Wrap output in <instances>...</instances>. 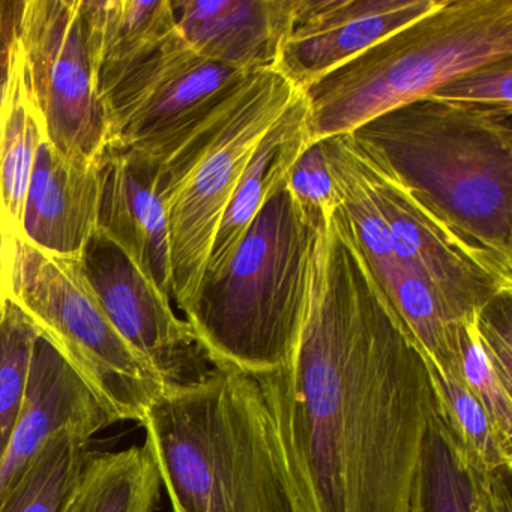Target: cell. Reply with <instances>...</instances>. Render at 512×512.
Wrapping results in <instances>:
<instances>
[{"instance_id": "cell-29", "label": "cell", "mask_w": 512, "mask_h": 512, "mask_svg": "<svg viewBox=\"0 0 512 512\" xmlns=\"http://www.w3.org/2000/svg\"><path fill=\"white\" fill-rule=\"evenodd\" d=\"M512 58L500 59L469 71L431 97L473 106L512 110Z\"/></svg>"}, {"instance_id": "cell-14", "label": "cell", "mask_w": 512, "mask_h": 512, "mask_svg": "<svg viewBox=\"0 0 512 512\" xmlns=\"http://www.w3.org/2000/svg\"><path fill=\"white\" fill-rule=\"evenodd\" d=\"M115 422L67 361L38 338L25 401L0 457V497L56 434L76 430L92 439Z\"/></svg>"}, {"instance_id": "cell-6", "label": "cell", "mask_w": 512, "mask_h": 512, "mask_svg": "<svg viewBox=\"0 0 512 512\" xmlns=\"http://www.w3.org/2000/svg\"><path fill=\"white\" fill-rule=\"evenodd\" d=\"M274 70L251 74L229 106L158 170L172 257V301L188 310L224 212L262 137L298 95Z\"/></svg>"}, {"instance_id": "cell-23", "label": "cell", "mask_w": 512, "mask_h": 512, "mask_svg": "<svg viewBox=\"0 0 512 512\" xmlns=\"http://www.w3.org/2000/svg\"><path fill=\"white\" fill-rule=\"evenodd\" d=\"M91 437L56 434L0 497V512H62L88 461Z\"/></svg>"}, {"instance_id": "cell-8", "label": "cell", "mask_w": 512, "mask_h": 512, "mask_svg": "<svg viewBox=\"0 0 512 512\" xmlns=\"http://www.w3.org/2000/svg\"><path fill=\"white\" fill-rule=\"evenodd\" d=\"M250 76L197 55L176 31L103 95L107 149L139 152L160 170L229 106Z\"/></svg>"}, {"instance_id": "cell-5", "label": "cell", "mask_w": 512, "mask_h": 512, "mask_svg": "<svg viewBox=\"0 0 512 512\" xmlns=\"http://www.w3.org/2000/svg\"><path fill=\"white\" fill-rule=\"evenodd\" d=\"M512 58V0H440L304 92L310 143L431 97L452 80Z\"/></svg>"}, {"instance_id": "cell-3", "label": "cell", "mask_w": 512, "mask_h": 512, "mask_svg": "<svg viewBox=\"0 0 512 512\" xmlns=\"http://www.w3.org/2000/svg\"><path fill=\"white\" fill-rule=\"evenodd\" d=\"M140 425L173 512H292L250 374L211 367L169 386Z\"/></svg>"}, {"instance_id": "cell-11", "label": "cell", "mask_w": 512, "mask_h": 512, "mask_svg": "<svg viewBox=\"0 0 512 512\" xmlns=\"http://www.w3.org/2000/svg\"><path fill=\"white\" fill-rule=\"evenodd\" d=\"M77 260L110 322L167 386L194 382L211 370L170 296L109 236L98 230Z\"/></svg>"}, {"instance_id": "cell-25", "label": "cell", "mask_w": 512, "mask_h": 512, "mask_svg": "<svg viewBox=\"0 0 512 512\" xmlns=\"http://www.w3.org/2000/svg\"><path fill=\"white\" fill-rule=\"evenodd\" d=\"M427 367L436 407L461 445L487 472L512 469V440L497 430L481 401L463 380L445 376L428 361Z\"/></svg>"}, {"instance_id": "cell-21", "label": "cell", "mask_w": 512, "mask_h": 512, "mask_svg": "<svg viewBox=\"0 0 512 512\" xmlns=\"http://www.w3.org/2000/svg\"><path fill=\"white\" fill-rule=\"evenodd\" d=\"M161 479L146 445L89 454L62 512H155Z\"/></svg>"}, {"instance_id": "cell-28", "label": "cell", "mask_w": 512, "mask_h": 512, "mask_svg": "<svg viewBox=\"0 0 512 512\" xmlns=\"http://www.w3.org/2000/svg\"><path fill=\"white\" fill-rule=\"evenodd\" d=\"M286 187L311 226H316L326 208L338 206L337 191L320 142L305 148L290 172Z\"/></svg>"}, {"instance_id": "cell-15", "label": "cell", "mask_w": 512, "mask_h": 512, "mask_svg": "<svg viewBox=\"0 0 512 512\" xmlns=\"http://www.w3.org/2000/svg\"><path fill=\"white\" fill-rule=\"evenodd\" d=\"M98 230L172 299L169 224L158 188V167L139 152L110 148L104 154Z\"/></svg>"}, {"instance_id": "cell-19", "label": "cell", "mask_w": 512, "mask_h": 512, "mask_svg": "<svg viewBox=\"0 0 512 512\" xmlns=\"http://www.w3.org/2000/svg\"><path fill=\"white\" fill-rule=\"evenodd\" d=\"M101 98L176 34L173 0H82Z\"/></svg>"}, {"instance_id": "cell-12", "label": "cell", "mask_w": 512, "mask_h": 512, "mask_svg": "<svg viewBox=\"0 0 512 512\" xmlns=\"http://www.w3.org/2000/svg\"><path fill=\"white\" fill-rule=\"evenodd\" d=\"M440 0H296L272 70L304 94Z\"/></svg>"}, {"instance_id": "cell-4", "label": "cell", "mask_w": 512, "mask_h": 512, "mask_svg": "<svg viewBox=\"0 0 512 512\" xmlns=\"http://www.w3.org/2000/svg\"><path fill=\"white\" fill-rule=\"evenodd\" d=\"M286 184L257 212L229 262L203 275L184 313L212 367L271 373L289 362L298 344L316 226Z\"/></svg>"}, {"instance_id": "cell-16", "label": "cell", "mask_w": 512, "mask_h": 512, "mask_svg": "<svg viewBox=\"0 0 512 512\" xmlns=\"http://www.w3.org/2000/svg\"><path fill=\"white\" fill-rule=\"evenodd\" d=\"M295 8L296 0H173L190 49L247 74L272 70Z\"/></svg>"}, {"instance_id": "cell-2", "label": "cell", "mask_w": 512, "mask_h": 512, "mask_svg": "<svg viewBox=\"0 0 512 512\" xmlns=\"http://www.w3.org/2000/svg\"><path fill=\"white\" fill-rule=\"evenodd\" d=\"M350 136L461 238L512 263V110L428 97Z\"/></svg>"}, {"instance_id": "cell-24", "label": "cell", "mask_w": 512, "mask_h": 512, "mask_svg": "<svg viewBox=\"0 0 512 512\" xmlns=\"http://www.w3.org/2000/svg\"><path fill=\"white\" fill-rule=\"evenodd\" d=\"M383 289L427 361L445 376L461 379L457 322L449 316L431 284L412 265H401Z\"/></svg>"}, {"instance_id": "cell-22", "label": "cell", "mask_w": 512, "mask_h": 512, "mask_svg": "<svg viewBox=\"0 0 512 512\" xmlns=\"http://www.w3.org/2000/svg\"><path fill=\"white\" fill-rule=\"evenodd\" d=\"M319 142L337 191L338 208L352 224L365 257L380 284L385 286L397 269L406 263L398 257L391 229L356 167L349 136L341 134Z\"/></svg>"}, {"instance_id": "cell-20", "label": "cell", "mask_w": 512, "mask_h": 512, "mask_svg": "<svg viewBox=\"0 0 512 512\" xmlns=\"http://www.w3.org/2000/svg\"><path fill=\"white\" fill-rule=\"evenodd\" d=\"M46 139V124L32 98L22 47L17 40L7 91L0 106V215L20 238L32 167Z\"/></svg>"}, {"instance_id": "cell-13", "label": "cell", "mask_w": 512, "mask_h": 512, "mask_svg": "<svg viewBox=\"0 0 512 512\" xmlns=\"http://www.w3.org/2000/svg\"><path fill=\"white\" fill-rule=\"evenodd\" d=\"M103 160L73 157L49 139L38 149L23 208L22 239L79 259L100 224Z\"/></svg>"}, {"instance_id": "cell-18", "label": "cell", "mask_w": 512, "mask_h": 512, "mask_svg": "<svg viewBox=\"0 0 512 512\" xmlns=\"http://www.w3.org/2000/svg\"><path fill=\"white\" fill-rule=\"evenodd\" d=\"M307 121V101L304 94L298 92L257 145L224 212L205 274L218 271L229 262L257 212L281 185L286 184L296 161L310 145Z\"/></svg>"}, {"instance_id": "cell-1", "label": "cell", "mask_w": 512, "mask_h": 512, "mask_svg": "<svg viewBox=\"0 0 512 512\" xmlns=\"http://www.w3.org/2000/svg\"><path fill=\"white\" fill-rule=\"evenodd\" d=\"M292 512H410L434 409L424 352L338 206L314 229L286 365L253 376Z\"/></svg>"}, {"instance_id": "cell-26", "label": "cell", "mask_w": 512, "mask_h": 512, "mask_svg": "<svg viewBox=\"0 0 512 512\" xmlns=\"http://www.w3.org/2000/svg\"><path fill=\"white\" fill-rule=\"evenodd\" d=\"M38 338L28 317L13 302L0 308V457L25 401Z\"/></svg>"}, {"instance_id": "cell-32", "label": "cell", "mask_w": 512, "mask_h": 512, "mask_svg": "<svg viewBox=\"0 0 512 512\" xmlns=\"http://www.w3.org/2000/svg\"><path fill=\"white\" fill-rule=\"evenodd\" d=\"M20 236L0 215V308L10 302L19 256Z\"/></svg>"}, {"instance_id": "cell-17", "label": "cell", "mask_w": 512, "mask_h": 512, "mask_svg": "<svg viewBox=\"0 0 512 512\" xmlns=\"http://www.w3.org/2000/svg\"><path fill=\"white\" fill-rule=\"evenodd\" d=\"M410 512H512L511 469L487 472L436 407L422 446Z\"/></svg>"}, {"instance_id": "cell-30", "label": "cell", "mask_w": 512, "mask_h": 512, "mask_svg": "<svg viewBox=\"0 0 512 512\" xmlns=\"http://www.w3.org/2000/svg\"><path fill=\"white\" fill-rule=\"evenodd\" d=\"M482 346L506 382L512 383V292L485 304L475 316Z\"/></svg>"}, {"instance_id": "cell-27", "label": "cell", "mask_w": 512, "mask_h": 512, "mask_svg": "<svg viewBox=\"0 0 512 512\" xmlns=\"http://www.w3.org/2000/svg\"><path fill=\"white\" fill-rule=\"evenodd\" d=\"M478 313V311H476ZM476 313L457 322V350L461 379L481 401L497 430L512 440V383L503 379L482 346Z\"/></svg>"}, {"instance_id": "cell-31", "label": "cell", "mask_w": 512, "mask_h": 512, "mask_svg": "<svg viewBox=\"0 0 512 512\" xmlns=\"http://www.w3.org/2000/svg\"><path fill=\"white\" fill-rule=\"evenodd\" d=\"M25 0H0V106L10 79L11 59L19 40Z\"/></svg>"}, {"instance_id": "cell-9", "label": "cell", "mask_w": 512, "mask_h": 512, "mask_svg": "<svg viewBox=\"0 0 512 512\" xmlns=\"http://www.w3.org/2000/svg\"><path fill=\"white\" fill-rule=\"evenodd\" d=\"M19 43L47 139L65 154L103 160L109 122L82 0H25Z\"/></svg>"}, {"instance_id": "cell-10", "label": "cell", "mask_w": 512, "mask_h": 512, "mask_svg": "<svg viewBox=\"0 0 512 512\" xmlns=\"http://www.w3.org/2000/svg\"><path fill=\"white\" fill-rule=\"evenodd\" d=\"M347 136L356 167L394 236L398 257L431 284L452 320L460 322L497 295L512 292V263L461 238Z\"/></svg>"}, {"instance_id": "cell-7", "label": "cell", "mask_w": 512, "mask_h": 512, "mask_svg": "<svg viewBox=\"0 0 512 512\" xmlns=\"http://www.w3.org/2000/svg\"><path fill=\"white\" fill-rule=\"evenodd\" d=\"M11 302L116 422H142L169 388L110 322L79 266L20 238Z\"/></svg>"}]
</instances>
